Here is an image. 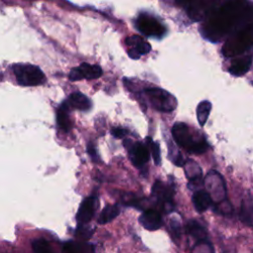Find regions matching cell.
I'll use <instances>...</instances> for the list:
<instances>
[{
  "label": "cell",
  "mask_w": 253,
  "mask_h": 253,
  "mask_svg": "<svg viewBox=\"0 0 253 253\" xmlns=\"http://www.w3.org/2000/svg\"><path fill=\"white\" fill-rule=\"evenodd\" d=\"M245 11L244 3L230 2L226 3L212 17L206 27V36L208 38H219L226 34L243 16Z\"/></svg>",
  "instance_id": "obj_1"
},
{
  "label": "cell",
  "mask_w": 253,
  "mask_h": 253,
  "mask_svg": "<svg viewBox=\"0 0 253 253\" xmlns=\"http://www.w3.org/2000/svg\"><path fill=\"white\" fill-rule=\"evenodd\" d=\"M253 46V23L248 24L235 35L231 36L223 44L222 53L226 57L236 56Z\"/></svg>",
  "instance_id": "obj_2"
},
{
  "label": "cell",
  "mask_w": 253,
  "mask_h": 253,
  "mask_svg": "<svg viewBox=\"0 0 253 253\" xmlns=\"http://www.w3.org/2000/svg\"><path fill=\"white\" fill-rule=\"evenodd\" d=\"M172 135L175 142L189 152L203 153L208 148V142L205 139L195 140L189 126L184 123H176L172 127Z\"/></svg>",
  "instance_id": "obj_3"
},
{
  "label": "cell",
  "mask_w": 253,
  "mask_h": 253,
  "mask_svg": "<svg viewBox=\"0 0 253 253\" xmlns=\"http://www.w3.org/2000/svg\"><path fill=\"white\" fill-rule=\"evenodd\" d=\"M13 71L17 82L22 86H38L45 82L43 72L37 65L18 63L13 65Z\"/></svg>",
  "instance_id": "obj_4"
},
{
  "label": "cell",
  "mask_w": 253,
  "mask_h": 253,
  "mask_svg": "<svg viewBox=\"0 0 253 253\" xmlns=\"http://www.w3.org/2000/svg\"><path fill=\"white\" fill-rule=\"evenodd\" d=\"M144 93L150 105L160 112H171L177 106L176 98L161 88H147Z\"/></svg>",
  "instance_id": "obj_5"
},
{
  "label": "cell",
  "mask_w": 253,
  "mask_h": 253,
  "mask_svg": "<svg viewBox=\"0 0 253 253\" xmlns=\"http://www.w3.org/2000/svg\"><path fill=\"white\" fill-rule=\"evenodd\" d=\"M205 186L208 190L207 192L214 202L219 203L225 198V183L219 173L215 171L209 172L205 179Z\"/></svg>",
  "instance_id": "obj_6"
},
{
  "label": "cell",
  "mask_w": 253,
  "mask_h": 253,
  "mask_svg": "<svg viewBox=\"0 0 253 253\" xmlns=\"http://www.w3.org/2000/svg\"><path fill=\"white\" fill-rule=\"evenodd\" d=\"M136 27L140 33L148 37H161L165 33V27L153 16L140 14L136 19Z\"/></svg>",
  "instance_id": "obj_7"
},
{
  "label": "cell",
  "mask_w": 253,
  "mask_h": 253,
  "mask_svg": "<svg viewBox=\"0 0 253 253\" xmlns=\"http://www.w3.org/2000/svg\"><path fill=\"white\" fill-rule=\"evenodd\" d=\"M124 144L128 149L130 161L135 167L140 168L148 161L149 151L145 144L141 142H132L129 139H126Z\"/></svg>",
  "instance_id": "obj_8"
},
{
  "label": "cell",
  "mask_w": 253,
  "mask_h": 253,
  "mask_svg": "<svg viewBox=\"0 0 253 253\" xmlns=\"http://www.w3.org/2000/svg\"><path fill=\"white\" fill-rule=\"evenodd\" d=\"M102 68L99 65H91L87 62L81 63L79 66L70 70L68 77L70 81H78L81 79H96L102 75Z\"/></svg>",
  "instance_id": "obj_9"
},
{
  "label": "cell",
  "mask_w": 253,
  "mask_h": 253,
  "mask_svg": "<svg viewBox=\"0 0 253 253\" xmlns=\"http://www.w3.org/2000/svg\"><path fill=\"white\" fill-rule=\"evenodd\" d=\"M97 203L98 199L95 195L87 197L81 203L76 214V220L78 225H85L92 219L95 213Z\"/></svg>",
  "instance_id": "obj_10"
},
{
  "label": "cell",
  "mask_w": 253,
  "mask_h": 253,
  "mask_svg": "<svg viewBox=\"0 0 253 253\" xmlns=\"http://www.w3.org/2000/svg\"><path fill=\"white\" fill-rule=\"evenodd\" d=\"M126 43L128 46V56L132 59H138L141 55L148 53L151 49L150 44L141 37L136 35L126 38Z\"/></svg>",
  "instance_id": "obj_11"
},
{
  "label": "cell",
  "mask_w": 253,
  "mask_h": 253,
  "mask_svg": "<svg viewBox=\"0 0 253 253\" xmlns=\"http://www.w3.org/2000/svg\"><path fill=\"white\" fill-rule=\"evenodd\" d=\"M152 196L156 198L163 206L169 211L172 210V197H173V189L170 186L164 185L161 181H156L152 186Z\"/></svg>",
  "instance_id": "obj_12"
},
{
  "label": "cell",
  "mask_w": 253,
  "mask_h": 253,
  "mask_svg": "<svg viewBox=\"0 0 253 253\" xmlns=\"http://www.w3.org/2000/svg\"><path fill=\"white\" fill-rule=\"evenodd\" d=\"M140 224L147 230L153 231L158 229L162 224V218L160 213L155 210H146L144 211L139 218Z\"/></svg>",
  "instance_id": "obj_13"
},
{
  "label": "cell",
  "mask_w": 253,
  "mask_h": 253,
  "mask_svg": "<svg viewBox=\"0 0 253 253\" xmlns=\"http://www.w3.org/2000/svg\"><path fill=\"white\" fill-rule=\"evenodd\" d=\"M69 108H73L80 111H88L92 107V103L89 98L81 92L72 93L67 101H65Z\"/></svg>",
  "instance_id": "obj_14"
},
{
  "label": "cell",
  "mask_w": 253,
  "mask_h": 253,
  "mask_svg": "<svg viewBox=\"0 0 253 253\" xmlns=\"http://www.w3.org/2000/svg\"><path fill=\"white\" fill-rule=\"evenodd\" d=\"M251 63H252L251 55L235 58L232 60L231 64L228 68V71L230 72V74H232L234 76H241L249 70Z\"/></svg>",
  "instance_id": "obj_15"
},
{
  "label": "cell",
  "mask_w": 253,
  "mask_h": 253,
  "mask_svg": "<svg viewBox=\"0 0 253 253\" xmlns=\"http://www.w3.org/2000/svg\"><path fill=\"white\" fill-rule=\"evenodd\" d=\"M56 124L57 126L65 132H68L72 127V124L69 118V107L66 102H63L57 109Z\"/></svg>",
  "instance_id": "obj_16"
},
{
  "label": "cell",
  "mask_w": 253,
  "mask_h": 253,
  "mask_svg": "<svg viewBox=\"0 0 253 253\" xmlns=\"http://www.w3.org/2000/svg\"><path fill=\"white\" fill-rule=\"evenodd\" d=\"M192 202L193 205L195 207V209L200 211L203 212L205 211H207L211 204V198L209 195V193L207 191L204 190H199L197 192L194 193L193 198H192Z\"/></svg>",
  "instance_id": "obj_17"
},
{
  "label": "cell",
  "mask_w": 253,
  "mask_h": 253,
  "mask_svg": "<svg viewBox=\"0 0 253 253\" xmlns=\"http://www.w3.org/2000/svg\"><path fill=\"white\" fill-rule=\"evenodd\" d=\"M240 219L243 223L253 226V199L245 198L241 204Z\"/></svg>",
  "instance_id": "obj_18"
},
{
  "label": "cell",
  "mask_w": 253,
  "mask_h": 253,
  "mask_svg": "<svg viewBox=\"0 0 253 253\" xmlns=\"http://www.w3.org/2000/svg\"><path fill=\"white\" fill-rule=\"evenodd\" d=\"M120 213V208L117 205H108L106 206L98 218V222L100 224H105L110 221H112L114 218H116Z\"/></svg>",
  "instance_id": "obj_19"
},
{
  "label": "cell",
  "mask_w": 253,
  "mask_h": 253,
  "mask_svg": "<svg viewBox=\"0 0 253 253\" xmlns=\"http://www.w3.org/2000/svg\"><path fill=\"white\" fill-rule=\"evenodd\" d=\"M64 253H92V247L83 242L68 241L63 245Z\"/></svg>",
  "instance_id": "obj_20"
},
{
  "label": "cell",
  "mask_w": 253,
  "mask_h": 253,
  "mask_svg": "<svg viewBox=\"0 0 253 253\" xmlns=\"http://www.w3.org/2000/svg\"><path fill=\"white\" fill-rule=\"evenodd\" d=\"M185 173L187 178L191 181H198L202 178V169L201 167L193 160H188L186 163H184Z\"/></svg>",
  "instance_id": "obj_21"
},
{
  "label": "cell",
  "mask_w": 253,
  "mask_h": 253,
  "mask_svg": "<svg viewBox=\"0 0 253 253\" xmlns=\"http://www.w3.org/2000/svg\"><path fill=\"white\" fill-rule=\"evenodd\" d=\"M186 229L191 236L198 239L199 241H204L206 239V236H207L206 230L198 221L196 220L189 221L186 226Z\"/></svg>",
  "instance_id": "obj_22"
},
{
  "label": "cell",
  "mask_w": 253,
  "mask_h": 253,
  "mask_svg": "<svg viewBox=\"0 0 253 253\" xmlns=\"http://www.w3.org/2000/svg\"><path fill=\"white\" fill-rule=\"evenodd\" d=\"M211 110V104L210 101L205 100V101H202L198 105V107H197V119H198V122H199L201 126L206 125V123L209 119Z\"/></svg>",
  "instance_id": "obj_23"
},
{
  "label": "cell",
  "mask_w": 253,
  "mask_h": 253,
  "mask_svg": "<svg viewBox=\"0 0 253 253\" xmlns=\"http://www.w3.org/2000/svg\"><path fill=\"white\" fill-rule=\"evenodd\" d=\"M32 248L34 253H53L48 242L42 238L34 240L32 242Z\"/></svg>",
  "instance_id": "obj_24"
},
{
  "label": "cell",
  "mask_w": 253,
  "mask_h": 253,
  "mask_svg": "<svg viewBox=\"0 0 253 253\" xmlns=\"http://www.w3.org/2000/svg\"><path fill=\"white\" fill-rule=\"evenodd\" d=\"M146 140L148 141L149 144V148L151 150V154H152V158L154 160V163L156 165H159L161 162V155H160V147L158 142L153 141L150 137H147Z\"/></svg>",
  "instance_id": "obj_25"
},
{
  "label": "cell",
  "mask_w": 253,
  "mask_h": 253,
  "mask_svg": "<svg viewBox=\"0 0 253 253\" xmlns=\"http://www.w3.org/2000/svg\"><path fill=\"white\" fill-rule=\"evenodd\" d=\"M192 253H213V250H212L211 246L204 240V241H200L195 246Z\"/></svg>",
  "instance_id": "obj_26"
},
{
  "label": "cell",
  "mask_w": 253,
  "mask_h": 253,
  "mask_svg": "<svg viewBox=\"0 0 253 253\" xmlns=\"http://www.w3.org/2000/svg\"><path fill=\"white\" fill-rule=\"evenodd\" d=\"M111 133L116 138H122L127 133V130L124 127H114V128H112Z\"/></svg>",
  "instance_id": "obj_27"
},
{
  "label": "cell",
  "mask_w": 253,
  "mask_h": 253,
  "mask_svg": "<svg viewBox=\"0 0 253 253\" xmlns=\"http://www.w3.org/2000/svg\"><path fill=\"white\" fill-rule=\"evenodd\" d=\"M92 234L91 230L88 228H85L84 225H79V228L77 230V235H79L81 238H88Z\"/></svg>",
  "instance_id": "obj_28"
},
{
  "label": "cell",
  "mask_w": 253,
  "mask_h": 253,
  "mask_svg": "<svg viewBox=\"0 0 253 253\" xmlns=\"http://www.w3.org/2000/svg\"><path fill=\"white\" fill-rule=\"evenodd\" d=\"M87 151H88L89 155L91 156V158H92L93 160H96V158H97V153H96V149H95L93 143H89V144H88V146H87Z\"/></svg>",
  "instance_id": "obj_29"
}]
</instances>
